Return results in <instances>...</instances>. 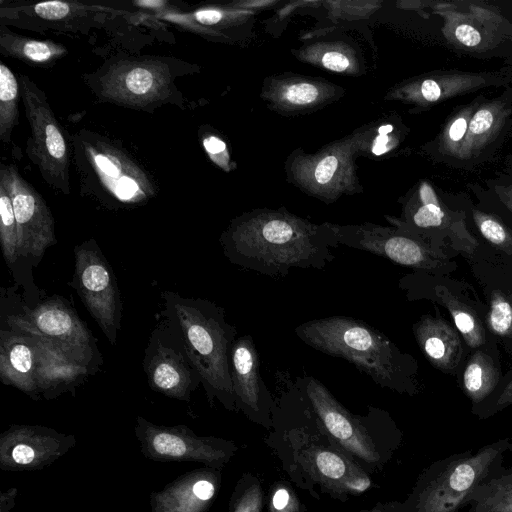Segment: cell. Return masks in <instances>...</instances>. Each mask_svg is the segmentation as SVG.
I'll list each match as a JSON object with an SVG mask.
<instances>
[{"label": "cell", "instance_id": "19", "mask_svg": "<svg viewBox=\"0 0 512 512\" xmlns=\"http://www.w3.org/2000/svg\"><path fill=\"white\" fill-rule=\"evenodd\" d=\"M465 512H512V467H503L470 495Z\"/></svg>", "mask_w": 512, "mask_h": 512}, {"label": "cell", "instance_id": "12", "mask_svg": "<svg viewBox=\"0 0 512 512\" xmlns=\"http://www.w3.org/2000/svg\"><path fill=\"white\" fill-rule=\"evenodd\" d=\"M171 78L165 65L127 61L114 65L102 80V95L129 106H143L166 95Z\"/></svg>", "mask_w": 512, "mask_h": 512}, {"label": "cell", "instance_id": "18", "mask_svg": "<svg viewBox=\"0 0 512 512\" xmlns=\"http://www.w3.org/2000/svg\"><path fill=\"white\" fill-rule=\"evenodd\" d=\"M416 341L427 359L441 370H450L460 358V340L444 320L423 316L413 327Z\"/></svg>", "mask_w": 512, "mask_h": 512}, {"label": "cell", "instance_id": "4", "mask_svg": "<svg viewBox=\"0 0 512 512\" xmlns=\"http://www.w3.org/2000/svg\"><path fill=\"white\" fill-rule=\"evenodd\" d=\"M510 438L455 453L431 463L418 477L400 512H460L471 493L504 465Z\"/></svg>", "mask_w": 512, "mask_h": 512}, {"label": "cell", "instance_id": "21", "mask_svg": "<svg viewBox=\"0 0 512 512\" xmlns=\"http://www.w3.org/2000/svg\"><path fill=\"white\" fill-rule=\"evenodd\" d=\"M2 53L30 63H49L64 54V46L49 40H36L15 35L4 27L0 31Z\"/></svg>", "mask_w": 512, "mask_h": 512}, {"label": "cell", "instance_id": "29", "mask_svg": "<svg viewBox=\"0 0 512 512\" xmlns=\"http://www.w3.org/2000/svg\"><path fill=\"white\" fill-rule=\"evenodd\" d=\"M487 322L490 330L496 335L506 336L512 332V306L498 292H494L492 295Z\"/></svg>", "mask_w": 512, "mask_h": 512}, {"label": "cell", "instance_id": "26", "mask_svg": "<svg viewBox=\"0 0 512 512\" xmlns=\"http://www.w3.org/2000/svg\"><path fill=\"white\" fill-rule=\"evenodd\" d=\"M435 292L450 311L454 323L467 345L472 348L482 345L485 340L484 329L471 309L457 301L442 286H436Z\"/></svg>", "mask_w": 512, "mask_h": 512}, {"label": "cell", "instance_id": "6", "mask_svg": "<svg viewBox=\"0 0 512 512\" xmlns=\"http://www.w3.org/2000/svg\"><path fill=\"white\" fill-rule=\"evenodd\" d=\"M7 322L9 329L44 339L86 366L93 357L90 331L59 297L50 298L33 309L23 308L9 315Z\"/></svg>", "mask_w": 512, "mask_h": 512}, {"label": "cell", "instance_id": "17", "mask_svg": "<svg viewBox=\"0 0 512 512\" xmlns=\"http://www.w3.org/2000/svg\"><path fill=\"white\" fill-rule=\"evenodd\" d=\"M338 88L322 79L277 76L266 80L263 97L277 111L302 112L338 97Z\"/></svg>", "mask_w": 512, "mask_h": 512}, {"label": "cell", "instance_id": "36", "mask_svg": "<svg viewBox=\"0 0 512 512\" xmlns=\"http://www.w3.org/2000/svg\"><path fill=\"white\" fill-rule=\"evenodd\" d=\"M456 39L467 47H476L481 42L480 32L467 23L459 24L454 31Z\"/></svg>", "mask_w": 512, "mask_h": 512}, {"label": "cell", "instance_id": "42", "mask_svg": "<svg viewBox=\"0 0 512 512\" xmlns=\"http://www.w3.org/2000/svg\"><path fill=\"white\" fill-rule=\"evenodd\" d=\"M507 205H508V206L510 207V209L512 210V204H507Z\"/></svg>", "mask_w": 512, "mask_h": 512}, {"label": "cell", "instance_id": "14", "mask_svg": "<svg viewBox=\"0 0 512 512\" xmlns=\"http://www.w3.org/2000/svg\"><path fill=\"white\" fill-rule=\"evenodd\" d=\"M144 368L151 388L171 397L187 399L201 383L184 349L166 344L158 331L146 349Z\"/></svg>", "mask_w": 512, "mask_h": 512}, {"label": "cell", "instance_id": "40", "mask_svg": "<svg viewBox=\"0 0 512 512\" xmlns=\"http://www.w3.org/2000/svg\"><path fill=\"white\" fill-rule=\"evenodd\" d=\"M214 492V485L207 480H199L193 486L194 495L202 501H207L212 498Z\"/></svg>", "mask_w": 512, "mask_h": 512}, {"label": "cell", "instance_id": "24", "mask_svg": "<svg viewBox=\"0 0 512 512\" xmlns=\"http://www.w3.org/2000/svg\"><path fill=\"white\" fill-rule=\"evenodd\" d=\"M503 116L504 112L498 104H486L479 108L470 119L459 156L467 158L486 143L499 127Z\"/></svg>", "mask_w": 512, "mask_h": 512}, {"label": "cell", "instance_id": "8", "mask_svg": "<svg viewBox=\"0 0 512 512\" xmlns=\"http://www.w3.org/2000/svg\"><path fill=\"white\" fill-rule=\"evenodd\" d=\"M360 136L333 143L316 154L294 155L289 174L304 191L332 202L344 193L355 192L357 181L352 154Z\"/></svg>", "mask_w": 512, "mask_h": 512}, {"label": "cell", "instance_id": "16", "mask_svg": "<svg viewBox=\"0 0 512 512\" xmlns=\"http://www.w3.org/2000/svg\"><path fill=\"white\" fill-rule=\"evenodd\" d=\"M40 349L35 336L11 329L0 331V378L33 394L39 389Z\"/></svg>", "mask_w": 512, "mask_h": 512}, {"label": "cell", "instance_id": "7", "mask_svg": "<svg viewBox=\"0 0 512 512\" xmlns=\"http://www.w3.org/2000/svg\"><path fill=\"white\" fill-rule=\"evenodd\" d=\"M72 285L105 336L114 344L120 328V293L112 269L93 241L75 248Z\"/></svg>", "mask_w": 512, "mask_h": 512}, {"label": "cell", "instance_id": "13", "mask_svg": "<svg viewBox=\"0 0 512 512\" xmlns=\"http://www.w3.org/2000/svg\"><path fill=\"white\" fill-rule=\"evenodd\" d=\"M235 406L252 420L268 422L274 401L260 371V357L250 334L236 338L230 356Z\"/></svg>", "mask_w": 512, "mask_h": 512}, {"label": "cell", "instance_id": "38", "mask_svg": "<svg viewBox=\"0 0 512 512\" xmlns=\"http://www.w3.org/2000/svg\"><path fill=\"white\" fill-rule=\"evenodd\" d=\"M509 405H512V379L493 403L489 411V416L493 415L497 411L506 408Z\"/></svg>", "mask_w": 512, "mask_h": 512}, {"label": "cell", "instance_id": "39", "mask_svg": "<svg viewBox=\"0 0 512 512\" xmlns=\"http://www.w3.org/2000/svg\"><path fill=\"white\" fill-rule=\"evenodd\" d=\"M12 458L18 464H29L34 458V451L27 445L18 444L12 450Z\"/></svg>", "mask_w": 512, "mask_h": 512}, {"label": "cell", "instance_id": "15", "mask_svg": "<svg viewBox=\"0 0 512 512\" xmlns=\"http://www.w3.org/2000/svg\"><path fill=\"white\" fill-rule=\"evenodd\" d=\"M90 163L103 185L122 200L152 194L151 182L122 152L108 144L88 147Z\"/></svg>", "mask_w": 512, "mask_h": 512}, {"label": "cell", "instance_id": "22", "mask_svg": "<svg viewBox=\"0 0 512 512\" xmlns=\"http://www.w3.org/2000/svg\"><path fill=\"white\" fill-rule=\"evenodd\" d=\"M499 373L492 359L477 351L469 360L464 374L463 387L466 395L475 404H481L494 390Z\"/></svg>", "mask_w": 512, "mask_h": 512}, {"label": "cell", "instance_id": "5", "mask_svg": "<svg viewBox=\"0 0 512 512\" xmlns=\"http://www.w3.org/2000/svg\"><path fill=\"white\" fill-rule=\"evenodd\" d=\"M19 80L31 129L29 157L48 184L68 193V150L63 132L43 91L26 75L20 74Z\"/></svg>", "mask_w": 512, "mask_h": 512}, {"label": "cell", "instance_id": "20", "mask_svg": "<svg viewBox=\"0 0 512 512\" xmlns=\"http://www.w3.org/2000/svg\"><path fill=\"white\" fill-rule=\"evenodd\" d=\"M310 462L320 478L328 481H342L344 485L356 492L367 489L370 481L367 476L349 467L345 458L335 451L316 448L310 452Z\"/></svg>", "mask_w": 512, "mask_h": 512}, {"label": "cell", "instance_id": "31", "mask_svg": "<svg viewBox=\"0 0 512 512\" xmlns=\"http://www.w3.org/2000/svg\"><path fill=\"white\" fill-rule=\"evenodd\" d=\"M471 117L469 111H462L449 123L442 137V148L445 153H459L467 134Z\"/></svg>", "mask_w": 512, "mask_h": 512}, {"label": "cell", "instance_id": "11", "mask_svg": "<svg viewBox=\"0 0 512 512\" xmlns=\"http://www.w3.org/2000/svg\"><path fill=\"white\" fill-rule=\"evenodd\" d=\"M295 382L329 435L365 461L376 459L367 425L373 420L377 409L372 408L367 416L359 417L351 414L317 378L306 375L297 377Z\"/></svg>", "mask_w": 512, "mask_h": 512}, {"label": "cell", "instance_id": "10", "mask_svg": "<svg viewBox=\"0 0 512 512\" xmlns=\"http://www.w3.org/2000/svg\"><path fill=\"white\" fill-rule=\"evenodd\" d=\"M333 229L339 245L369 252L415 269L427 270L436 265L434 252L415 234L404 229L372 223L333 224Z\"/></svg>", "mask_w": 512, "mask_h": 512}, {"label": "cell", "instance_id": "2", "mask_svg": "<svg viewBox=\"0 0 512 512\" xmlns=\"http://www.w3.org/2000/svg\"><path fill=\"white\" fill-rule=\"evenodd\" d=\"M294 332L311 348L353 364L378 386L400 393L413 392L409 357L366 322L334 315L303 322Z\"/></svg>", "mask_w": 512, "mask_h": 512}, {"label": "cell", "instance_id": "1", "mask_svg": "<svg viewBox=\"0 0 512 512\" xmlns=\"http://www.w3.org/2000/svg\"><path fill=\"white\" fill-rule=\"evenodd\" d=\"M224 255L272 278L290 270L324 269L339 246L332 223L315 224L280 209H254L233 219L220 237Z\"/></svg>", "mask_w": 512, "mask_h": 512}, {"label": "cell", "instance_id": "33", "mask_svg": "<svg viewBox=\"0 0 512 512\" xmlns=\"http://www.w3.org/2000/svg\"><path fill=\"white\" fill-rule=\"evenodd\" d=\"M34 12L47 20H60L71 12V5L62 1H47L34 6Z\"/></svg>", "mask_w": 512, "mask_h": 512}, {"label": "cell", "instance_id": "41", "mask_svg": "<svg viewBox=\"0 0 512 512\" xmlns=\"http://www.w3.org/2000/svg\"><path fill=\"white\" fill-rule=\"evenodd\" d=\"M509 452H512V439H510V443H509V449H508Z\"/></svg>", "mask_w": 512, "mask_h": 512}, {"label": "cell", "instance_id": "27", "mask_svg": "<svg viewBox=\"0 0 512 512\" xmlns=\"http://www.w3.org/2000/svg\"><path fill=\"white\" fill-rule=\"evenodd\" d=\"M0 241L7 265L13 266L19 260L18 230L11 197L0 182Z\"/></svg>", "mask_w": 512, "mask_h": 512}, {"label": "cell", "instance_id": "25", "mask_svg": "<svg viewBox=\"0 0 512 512\" xmlns=\"http://www.w3.org/2000/svg\"><path fill=\"white\" fill-rule=\"evenodd\" d=\"M20 86L13 72L0 65V139L10 141L13 128L18 123V98Z\"/></svg>", "mask_w": 512, "mask_h": 512}, {"label": "cell", "instance_id": "23", "mask_svg": "<svg viewBox=\"0 0 512 512\" xmlns=\"http://www.w3.org/2000/svg\"><path fill=\"white\" fill-rule=\"evenodd\" d=\"M478 78L466 75H451L426 78L409 85L405 97L420 104H430L471 87Z\"/></svg>", "mask_w": 512, "mask_h": 512}, {"label": "cell", "instance_id": "9", "mask_svg": "<svg viewBox=\"0 0 512 512\" xmlns=\"http://www.w3.org/2000/svg\"><path fill=\"white\" fill-rule=\"evenodd\" d=\"M0 182L11 197L17 222L19 258L29 259L37 264L45 250L56 242L50 209L16 167L2 166Z\"/></svg>", "mask_w": 512, "mask_h": 512}, {"label": "cell", "instance_id": "3", "mask_svg": "<svg viewBox=\"0 0 512 512\" xmlns=\"http://www.w3.org/2000/svg\"><path fill=\"white\" fill-rule=\"evenodd\" d=\"M163 297L169 324L209 399L217 398L226 408L234 409L230 356L236 327L226 321L223 308L209 300L183 298L171 291Z\"/></svg>", "mask_w": 512, "mask_h": 512}, {"label": "cell", "instance_id": "28", "mask_svg": "<svg viewBox=\"0 0 512 512\" xmlns=\"http://www.w3.org/2000/svg\"><path fill=\"white\" fill-rule=\"evenodd\" d=\"M306 57L309 62L315 61L316 64L333 72L343 73L354 69V58H351L345 49L336 45L312 48Z\"/></svg>", "mask_w": 512, "mask_h": 512}, {"label": "cell", "instance_id": "34", "mask_svg": "<svg viewBox=\"0 0 512 512\" xmlns=\"http://www.w3.org/2000/svg\"><path fill=\"white\" fill-rule=\"evenodd\" d=\"M271 512H298V504L286 488H279L274 492Z\"/></svg>", "mask_w": 512, "mask_h": 512}, {"label": "cell", "instance_id": "35", "mask_svg": "<svg viewBox=\"0 0 512 512\" xmlns=\"http://www.w3.org/2000/svg\"><path fill=\"white\" fill-rule=\"evenodd\" d=\"M261 500L260 488L257 486L251 487L241 498L235 512H260Z\"/></svg>", "mask_w": 512, "mask_h": 512}, {"label": "cell", "instance_id": "37", "mask_svg": "<svg viewBox=\"0 0 512 512\" xmlns=\"http://www.w3.org/2000/svg\"><path fill=\"white\" fill-rule=\"evenodd\" d=\"M204 146L211 157L215 159L214 161H217L223 155L227 156L225 143L217 137L211 136L206 138Z\"/></svg>", "mask_w": 512, "mask_h": 512}, {"label": "cell", "instance_id": "30", "mask_svg": "<svg viewBox=\"0 0 512 512\" xmlns=\"http://www.w3.org/2000/svg\"><path fill=\"white\" fill-rule=\"evenodd\" d=\"M475 223L483 237L495 246L512 249V236L507 228L494 217L474 212Z\"/></svg>", "mask_w": 512, "mask_h": 512}, {"label": "cell", "instance_id": "32", "mask_svg": "<svg viewBox=\"0 0 512 512\" xmlns=\"http://www.w3.org/2000/svg\"><path fill=\"white\" fill-rule=\"evenodd\" d=\"M154 449L161 455L181 456L185 452L184 441L169 432H159L153 438Z\"/></svg>", "mask_w": 512, "mask_h": 512}]
</instances>
